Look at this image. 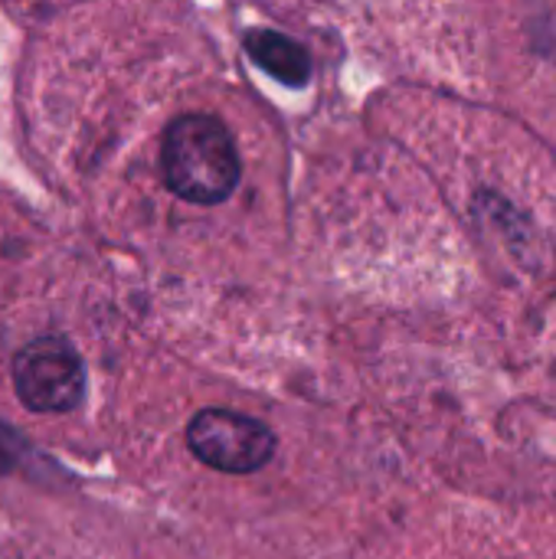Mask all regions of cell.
Returning a JSON list of instances; mask_svg holds the SVG:
<instances>
[{
	"mask_svg": "<svg viewBox=\"0 0 556 559\" xmlns=\"http://www.w3.org/2000/svg\"><path fill=\"white\" fill-rule=\"evenodd\" d=\"M161 167L167 187L180 200L200 206L223 203L236 190L242 170L233 134L210 115H184L167 128Z\"/></svg>",
	"mask_w": 556,
	"mask_h": 559,
	"instance_id": "6da1fadb",
	"label": "cell"
},
{
	"mask_svg": "<svg viewBox=\"0 0 556 559\" xmlns=\"http://www.w3.org/2000/svg\"><path fill=\"white\" fill-rule=\"evenodd\" d=\"M13 390L29 413H69L85 393V367L69 341L39 337L13 357Z\"/></svg>",
	"mask_w": 556,
	"mask_h": 559,
	"instance_id": "7a4b0ae2",
	"label": "cell"
},
{
	"mask_svg": "<svg viewBox=\"0 0 556 559\" xmlns=\"http://www.w3.org/2000/svg\"><path fill=\"white\" fill-rule=\"evenodd\" d=\"M190 452L226 475H252L275 455V436L252 416L233 409H203L187 426Z\"/></svg>",
	"mask_w": 556,
	"mask_h": 559,
	"instance_id": "3957f363",
	"label": "cell"
},
{
	"mask_svg": "<svg viewBox=\"0 0 556 559\" xmlns=\"http://www.w3.org/2000/svg\"><path fill=\"white\" fill-rule=\"evenodd\" d=\"M246 52L252 56V62L259 69H265L272 79H279L282 85L301 88L311 79V56L305 46H298L295 39H288L285 33L275 29H252L246 33Z\"/></svg>",
	"mask_w": 556,
	"mask_h": 559,
	"instance_id": "277c9868",
	"label": "cell"
}]
</instances>
